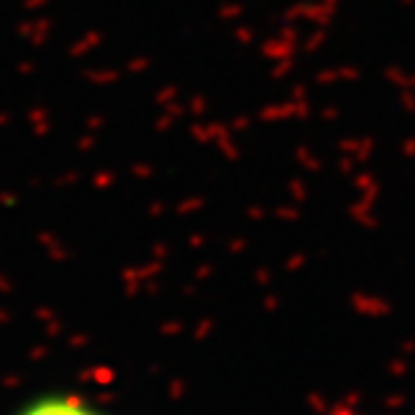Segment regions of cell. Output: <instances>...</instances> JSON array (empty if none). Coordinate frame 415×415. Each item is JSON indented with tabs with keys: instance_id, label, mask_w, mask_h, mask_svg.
<instances>
[{
	"instance_id": "obj_1",
	"label": "cell",
	"mask_w": 415,
	"mask_h": 415,
	"mask_svg": "<svg viewBox=\"0 0 415 415\" xmlns=\"http://www.w3.org/2000/svg\"><path fill=\"white\" fill-rule=\"evenodd\" d=\"M15 415H103L75 395H43Z\"/></svg>"
}]
</instances>
